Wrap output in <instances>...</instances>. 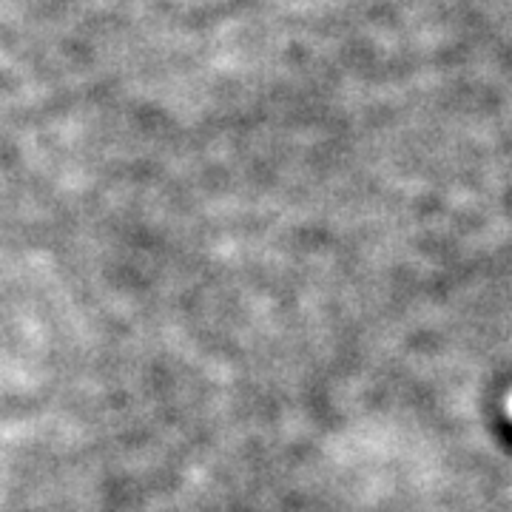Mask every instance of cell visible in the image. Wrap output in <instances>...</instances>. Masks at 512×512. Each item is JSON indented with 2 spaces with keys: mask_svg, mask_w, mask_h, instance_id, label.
I'll return each instance as SVG.
<instances>
[{
  "mask_svg": "<svg viewBox=\"0 0 512 512\" xmlns=\"http://www.w3.org/2000/svg\"><path fill=\"white\" fill-rule=\"evenodd\" d=\"M510 413H512V396H510Z\"/></svg>",
  "mask_w": 512,
  "mask_h": 512,
  "instance_id": "obj_1",
  "label": "cell"
}]
</instances>
